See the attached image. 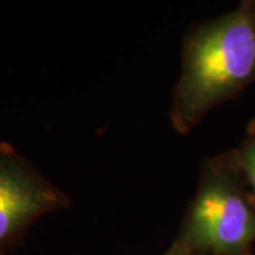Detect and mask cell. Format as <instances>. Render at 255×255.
Instances as JSON below:
<instances>
[{"mask_svg": "<svg viewBox=\"0 0 255 255\" xmlns=\"http://www.w3.org/2000/svg\"><path fill=\"white\" fill-rule=\"evenodd\" d=\"M255 81V13L237 9L193 27L182 48V70L172 91L170 124L187 135L210 111Z\"/></svg>", "mask_w": 255, "mask_h": 255, "instance_id": "cell-1", "label": "cell"}, {"mask_svg": "<svg viewBox=\"0 0 255 255\" xmlns=\"http://www.w3.org/2000/svg\"><path fill=\"white\" fill-rule=\"evenodd\" d=\"M254 244L255 199L234 150L206 157L170 246L200 255H253Z\"/></svg>", "mask_w": 255, "mask_h": 255, "instance_id": "cell-2", "label": "cell"}, {"mask_svg": "<svg viewBox=\"0 0 255 255\" xmlns=\"http://www.w3.org/2000/svg\"><path fill=\"white\" fill-rule=\"evenodd\" d=\"M70 204V196L27 157L0 142V255L17 244L41 216Z\"/></svg>", "mask_w": 255, "mask_h": 255, "instance_id": "cell-3", "label": "cell"}, {"mask_svg": "<svg viewBox=\"0 0 255 255\" xmlns=\"http://www.w3.org/2000/svg\"><path fill=\"white\" fill-rule=\"evenodd\" d=\"M233 150L238 167L255 199V119L248 124L243 140Z\"/></svg>", "mask_w": 255, "mask_h": 255, "instance_id": "cell-4", "label": "cell"}, {"mask_svg": "<svg viewBox=\"0 0 255 255\" xmlns=\"http://www.w3.org/2000/svg\"><path fill=\"white\" fill-rule=\"evenodd\" d=\"M162 255H200L196 254V253H190V251H186V250H180V248H174V247H169Z\"/></svg>", "mask_w": 255, "mask_h": 255, "instance_id": "cell-5", "label": "cell"}, {"mask_svg": "<svg viewBox=\"0 0 255 255\" xmlns=\"http://www.w3.org/2000/svg\"><path fill=\"white\" fill-rule=\"evenodd\" d=\"M250 1V6H251V9L254 10V13H255V0H248Z\"/></svg>", "mask_w": 255, "mask_h": 255, "instance_id": "cell-6", "label": "cell"}]
</instances>
